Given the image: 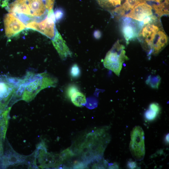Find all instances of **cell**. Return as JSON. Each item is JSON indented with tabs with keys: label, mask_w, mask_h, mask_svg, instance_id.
I'll use <instances>...</instances> for the list:
<instances>
[{
	"label": "cell",
	"mask_w": 169,
	"mask_h": 169,
	"mask_svg": "<svg viewBox=\"0 0 169 169\" xmlns=\"http://www.w3.org/2000/svg\"><path fill=\"white\" fill-rule=\"evenodd\" d=\"M38 151L36 154L40 164L39 167L42 168L59 167L64 161L60 154L47 153L44 143L40 144Z\"/></svg>",
	"instance_id": "cell-6"
},
{
	"label": "cell",
	"mask_w": 169,
	"mask_h": 169,
	"mask_svg": "<svg viewBox=\"0 0 169 169\" xmlns=\"http://www.w3.org/2000/svg\"><path fill=\"white\" fill-rule=\"evenodd\" d=\"M52 42L60 58L62 60H65L68 57H71V52L57 29Z\"/></svg>",
	"instance_id": "cell-11"
},
{
	"label": "cell",
	"mask_w": 169,
	"mask_h": 169,
	"mask_svg": "<svg viewBox=\"0 0 169 169\" xmlns=\"http://www.w3.org/2000/svg\"><path fill=\"white\" fill-rule=\"evenodd\" d=\"M70 99L72 103L77 107H82L85 105L87 103L85 95L79 91L72 95Z\"/></svg>",
	"instance_id": "cell-18"
},
{
	"label": "cell",
	"mask_w": 169,
	"mask_h": 169,
	"mask_svg": "<svg viewBox=\"0 0 169 169\" xmlns=\"http://www.w3.org/2000/svg\"><path fill=\"white\" fill-rule=\"evenodd\" d=\"M144 133L142 128L136 126L131 133L129 148L133 158L136 160H143L145 155Z\"/></svg>",
	"instance_id": "cell-4"
},
{
	"label": "cell",
	"mask_w": 169,
	"mask_h": 169,
	"mask_svg": "<svg viewBox=\"0 0 169 169\" xmlns=\"http://www.w3.org/2000/svg\"><path fill=\"white\" fill-rule=\"evenodd\" d=\"M120 24V30L128 43L138 37L144 25L142 21L127 17L122 18Z\"/></svg>",
	"instance_id": "cell-7"
},
{
	"label": "cell",
	"mask_w": 169,
	"mask_h": 169,
	"mask_svg": "<svg viewBox=\"0 0 169 169\" xmlns=\"http://www.w3.org/2000/svg\"><path fill=\"white\" fill-rule=\"evenodd\" d=\"M143 2H144L143 0H126L122 6L114 10V13L116 15L125 17L126 12L131 11L136 6Z\"/></svg>",
	"instance_id": "cell-15"
},
{
	"label": "cell",
	"mask_w": 169,
	"mask_h": 169,
	"mask_svg": "<svg viewBox=\"0 0 169 169\" xmlns=\"http://www.w3.org/2000/svg\"><path fill=\"white\" fill-rule=\"evenodd\" d=\"M4 24L6 34L9 38L15 36L26 27L25 24L12 14L6 15L4 19Z\"/></svg>",
	"instance_id": "cell-9"
},
{
	"label": "cell",
	"mask_w": 169,
	"mask_h": 169,
	"mask_svg": "<svg viewBox=\"0 0 169 169\" xmlns=\"http://www.w3.org/2000/svg\"><path fill=\"white\" fill-rule=\"evenodd\" d=\"M4 140L0 137V158L4 155V146L3 141Z\"/></svg>",
	"instance_id": "cell-28"
},
{
	"label": "cell",
	"mask_w": 169,
	"mask_h": 169,
	"mask_svg": "<svg viewBox=\"0 0 169 169\" xmlns=\"http://www.w3.org/2000/svg\"><path fill=\"white\" fill-rule=\"evenodd\" d=\"M27 0H16L10 5L8 7L9 12L16 16L18 15H25L32 19L34 18L28 5Z\"/></svg>",
	"instance_id": "cell-12"
},
{
	"label": "cell",
	"mask_w": 169,
	"mask_h": 169,
	"mask_svg": "<svg viewBox=\"0 0 169 169\" xmlns=\"http://www.w3.org/2000/svg\"><path fill=\"white\" fill-rule=\"evenodd\" d=\"M54 14L56 22H58L64 18L65 13L63 10L61 8L56 9Z\"/></svg>",
	"instance_id": "cell-23"
},
{
	"label": "cell",
	"mask_w": 169,
	"mask_h": 169,
	"mask_svg": "<svg viewBox=\"0 0 169 169\" xmlns=\"http://www.w3.org/2000/svg\"><path fill=\"white\" fill-rule=\"evenodd\" d=\"M166 140L167 142H169V134H167L166 136Z\"/></svg>",
	"instance_id": "cell-32"
},
{
	"label": "cell",
	"mask_w": 169,
	"mask_h": 169,
	"mask_svg": "<svg viewBox=\"0 0 169 169\" xmlns=\"http://www.w3.org/2000/svg\"><path fill=\"white\" fill-rule=\"evenodd\" d=\"M161 81L160 77L158 75H150L146 81V83L152 88L157 89L160 85Z\"/></svg>",
	"instance_id": "cell-20"
},
{
	"label": "cell",
	"mask_w": 169,
	"mask_h": 169,
	"mask_svg": "<svg viewBox=\"0 0 169 169\" xmlns=\"http://www.w3.org/2000/svg\"><path fill=\"white\" fill-rule=\"evenodd\" d=\"M81 71L79 67L77 64L72 65L70 70V74L72 77L77 78L80 75Z\"/></svg>",
	"instance_id": "cell-22"
},
{
	"label": "cell",
	"mask_w": 169,
	"mask_h": 169,
	"mask_svg": "<svg viewBox=\"0 0 169 169\" xmlns=\"http://www.w3.org/2000/svg\"><path fill=\"white\" fill-rule=\"evenodd\" d=\"M152 8L155 14L159 17L168 15H169V0H165L164 2L159 5H154Z\"/></svg>",
	"instance_id": "cell-17"
},
{
	"label": "cell",
	"mask_w": 169,
	"mask_h": 169,
	"mask_svg": "<svg viewBox=\"0 0 169 169\" xmlns=\"http://www.w3.org/2000/svg\"><path fill=\"white\" fill-rule=\"evenodd\" d=\"M143 1L154 2H155L159 3L163 1V0H143Z\"/></svg>",
	"instance_id": "cell-31"
},
{
	"label": "cell",
	"mask_w": 169,
	"mask_h": 169,
	"mask_svg": "<svg viewBox=\"0 0 169 169\" xmlns=\"http://www.w3.org/2000/svg\"><path fill=\"white\" fill-rule=\"evenodd\" d=\"M122 1L123 0H97L101 6L108 9L120 6Z\"/></svg>",
	"instance_id": "cell-19"
},
{
	"label": "cell",
	"mask_w": 169,
	"mask_h": 169,
	"mask_svg": "<svg viewBox=\"0 0 169 169\" xmlns=\"http://www.w3.org/2000/svg\"><path fill=\"white\" fill-rule=\"evenodd\" d=\"M158 113L149 109L145 113L146 118L149 120H152L154 119Z\"/></svg>",
	"instance_id": "cell-25"
},
{
	"label": "cell",
	"mask_w": 169,
	"mask_h": 169,
	"mask_svg": "<svg viewBox=\"0 0 169 169\" xmlns=\"http://www.w3.org/2000/svg\"><path fill=\"white\" fill-rule=\"evenodd\" d=\"M94 36L95 39H99L101 37L102 33L99 30L95 31L94 32Z\"/></svg>",
	"instance_id": "cell-29"
},
{
	"label": "cell",
	"mask_w": 169,
	"mask_h": 169,
	"mask_svg": "<svg viewBox=\"0 0 169 169\" xmlns=\"http://www.w3.org/2000/svg\"><path fill=\"white\" fill-rule=\"evenodd\" d=\"M64 162L70 159L74 156L75 154L71 151L70 148H68L63 151L60 154Z\"/></svg>",
	"instance_id": "cell-21"
},
{
	"label": "cell",
	"mask_w": 169,
	"mask_h": 169,
	"mask_svg": "<svg viewBox=\"0 0 169 169\" xmlns=\"http://www.w3.org/2000/svg\"><path fill=\"white\" fill-rule=\"evenodd\" d=\"M22 78L4 75L0 76V110L11 109L12 106L18 101L16 91Z\"/></svg>",
	"instance_id": "cell-2"
},
{
	"label": "cell",
	"mask_w": 169,
	"mask_h": 169,
	"mask_svg": "<svg viewBox=\"0 0 169 169\" xmlns=\"http://www.w3.org/2000/svg\"><path fill=\"white\" fill-rule=\"evenodd\" d=\"M168 38L165 32L160 30L157 33L154 41L152 54H159L167 45Z\"/></svg>",
	"instance_id": "cell-14"
},
{
	"label": "cell",
	"mask_w": 169,
	"mask_h": 169,
	"mask_svg": "<svg viewBox=\"0 0 169 169\" xmlns=\"http://www.w3.org/2000/svg\"><path fill=\"white\" fill-rule=\"evenodd\" d=\"M28 6L34 17L41 19L47 14L44 3L42 0H27Z\"/></svg>",
	"instance_id": "cell-13"
},
{
	"label": "cell",
	"mask_w": 169,
	"mask_h": 169,
	"mask_svg": "<svg viewBox=\"0 0 169 169\" xmlns=\"http://www.w3.org/2000/svg\"><path fill=\"white\" fill-rule=\"evenodd\" d=\"M125 49V46L118 40L107 53L103 61L104 66L118 76L120 75L124 63L128 59Z\"/></svg>",
	"instance_id": "cell-3"
},
{
	"label": "cell",
	"mask_w": 169,
	"mask_h": 169,
	"mask_svg": "<svg viewBox=\"0 0 169 169\" xmlns=\"http://www.w3.org/2000/svg\"><path fill=\"white\" fill-rule=\"evenodd\" d=\"M11 109L0 110V137L5 140L8 126Z\"/></svg>",
	"instance_id": "cell-16"
},
{
	"label": "cell",
	"mask_w": 169,
	"mask_h": 169,
	"mask_svg": "<svg viewBox=\"0 0 169 169\" xmlns=\"http://www.w3.org/2000/svg\"><path fill=\"white\" fill-rule=\"evenodd\" d=\"M128 165L129 167L131 169L134 168L136 166V163L135 162H129Z\"/></svg>",
	"instance_id": "cell-30"
},
{
	"label": "cell",
	"mask_w": 169,
	"mask_h": 169,
	"mask_svg": "<svg viewBox=\"0 0 169 169\" xmlns=\"http://www.w3.org/2000/svg\"><path fill=\"white\" fill-rule=\"evenodd\" d=\"M153 8L145 2L138 4L125 17L134 20L142 21L146 18L153 15Z\"/></svg>",
	"instance_id": "cell-10"
},
{
	"label": "cell",
	"mask_w": 169,
	"mask_h": 169,
	"mask_svg": "<svg viewBox=\"0 0 169 169\" xmlns=\"http://www.w3.org/2000/svg\"><path fill=\"white\" fill-rule=\"evenodd\" d=\"M79 91L78 87L75 85H71L69 86L66 91L68 97L70 98L71 96L74 93Z\"/></svg>",
	"instance_id": "cell-24"
},
{
	"label": "cell",
	"mask_w": 169,
	"mask_h": 169,
	"mask_svg": "<svg viewBox=\"0 0 169 169\" xmlns=\"http://www.w3.org/2000/svg\"><path fill=\"white\" fill-rule=\"evenodd\" d=\"M25 87L22 95V100L27 102L32 101L41 90L48 87H56L58 83L56 78L48 72L36 74L29 71L22 78Z\"/></svg>",
	"instance_id": "cell-1"
},
{
	"label": "cell",
	"mask_w": 169,
	"mask_h": 169,
	"mask_svg": "<svg viewBox=\"0 0 169 169\" xmlns=\"http://www.w3.org/2000/svg\"><path fill=\"white\" fill-rule=\"evenodd\" d=\"M55 0H44L46 9L48 11L53 10Z\"/></svg>",
	"instance_id": "cell-26"
},
{
	"label": "cell",
	"mask_w": 169,
	"mask_h": 169,
	"mask_svg": "<svg viewBox=\"0 0 169 169\" xmlns=\"http://www.w3.org/2000/svg\"><path fill=\"white\" fill-rule=\"evenodd\" d=\"M149 109L158 113L160 111V108L158 105L156 103L151 104L150 106Z\"/></svg>",
	"instance_id": "cell-27"
},
{
	"label": "cell",
	"mask_w": 169,
	"mask_h": 169,
	"mask_svg": "<svg viewBox=\"0 0 169 169\" xmlns=\"http://www.w3.org/2000/svg\"><path fill=\"white\" fill-rule=\"evenodd\" d=\"M56 22L54 12L52 10L48 11L47 16L44 20L40 22H30L27 24L26 27L38 32L48 37L53 39L56 33Z\"/></svg>",
	"instance_id": "cell-5"
},
{
	"label": "cell",
	"mask_w": 169,
	"mask_h": 169,
	"mask_svg": "<svg viewBox=\"0 0 169 169\" xmlns=\"http://www.w3.org/2000/svg\"><path fill=\"white\" fill-rule=\"evenodd\" d=\"M153 23L145 25V26L143 27L138 36L143 49L150 55L152 54L154 41L157 33L160 30L158 26Z\"/></svg>",
	"instance_id": "cell-8"
}]
</instances>
